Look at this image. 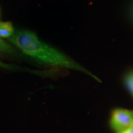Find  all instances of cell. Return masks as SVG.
<instances>
[{
    "mask_svg": "<svg viewBox=\"0 0 133 133\" xmlns=\"http://www.w3.org/2000/svg\"><path fill=\"white\" fill-rule=\"evenodd\" d=\"M9 40L25 54L35 59L52 65L65 66L82 71L94 76L84 67L76 64L57 49L38 39L36 35L30 31L26 30L17 31L9 38Z\"/></svg>",
    "mask_w": 133,
    "mask_h": 133,
    "instance_id": "6da1fadb",
    "label": "cell"
},
{
    "mask_svg": "<svg viewBox=\"0 0 133 133\" xmlns=\"http://www.w3.org/2000/svg\"><path fill=\"white\" fill-rule=\"evenodd\" d=\"M111 126L118 133L133 126V111L123 109L114 110L111 116Z\"/></svg>",
    "mask_w": 133,
    "mask_h": 133,
    "instance_id": "7a4b0ae2",
    "label": "cell"
},
{
    "mask_svg": "<svg viewBox=\"0 0 133 133\" xmlns=\"http://www.w3.org/2000/svg\"><path fill=\"white\" fill-rule=\"evenodd\" d=\"M14 34V28L10 22H0V37H11Z\"/></svg>",
    "mask_w": 133,
    "mask_h": 133,
    "instance_id": "3957f363",
    "label": "cell"
},
{
    "mask_svg": "<svg viewBox=\"0 0 133 133\" xmlns=\"http://www.w3.org/2000/svg\"><path fill=\"white\" fill-rule=\"evenodd\" d=\"M124 81H125L126 87L133 96V71L129 73L126 76Z\"/></svg>",
    "mask_w": 133,
    "mask_h": 133,
    "instance_id": "277c9868",
    "label": "cell"
},
{
    "mask_svg": "<svg viewBox=\"0 0 133 133\" xmlns=\"http://www.w3.org/2000/svg\"><path fill=\"white\" fill-rule=\"evenodd\" d=\"M0 48L3 50H6L8 49V47L5 43H3L2 41L0 40Z\"/></svg>",
    "mask_w": 133,
    "mask_h": 133,
    "instance_id": "5b68a950",
    "label": "cell"
},
{
    "mask_svg": "<svg viewBox=\"0 0 133 133\" xmlns=\"http://www.w3.org/2000/svg\"><path fill=\"white\" fill-rule=\"evenodd\" d=\"M118 133H133V126Z\"/></svg>",
    "mask_w": 133,
    "mask_h": 133,
    "instance_id": "8992f818",
    "label": "cell"
}]
</instances>
